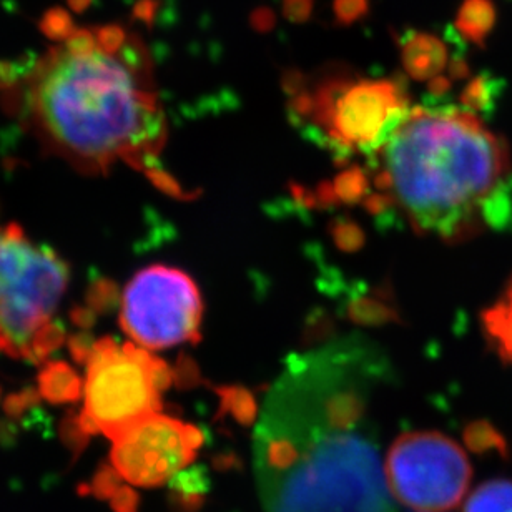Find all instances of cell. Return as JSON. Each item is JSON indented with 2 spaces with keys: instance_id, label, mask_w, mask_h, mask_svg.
<instances>
[{
  "instance_id": "cell-19",
  "label": "cell",
  "mask_w": 512,
  "mask_h": 512,
  "mask_svg": "<svg viewBox=\"0 0 512 512\" xmlns=\"http://www.w3.org/2000/svg\"><path fill=\"white\" fill-rule=\"evenodd\" d=\"M95 37H97L99 50L105 54L117 55L120 50L124 49L130 35L127 34L124 25L107 24L95 30Z\"/></svg>"
},
{
  "instance_id": "cell-27",
  "label": "cell",
  "mask_w": 512,
  "mask_h": 512,
  "mask_svg": "<svg viewBox=\"0 0 512 512\" xmlns=\"http://www.w3.org/2000/svg\"><path fill=\"white\" fill-rule=\"evenodd\" d=\"M250 24H252L253 30L260 32V34L271 32V30L275 29V12L268 9V7H258V9L253 10Z\"/></svg>"
},
{
  "instance_id": "cell-25",
  "label": "cell",
  "mask_w": 512,
  "mask_h": 512,
  "mask_svg": "<svg viewBox=\"0 0 512 512\" xmlns=\"http://www.w3.org/2000/svg\"><path fill=\"white\" fill-rule=\"evenodd\" d=\"M30 70H22L19 62H10V60H0V90L15 89L19 85L22 75L29 74Z\"/></svg>"
},
{
  "instance_id": "cell-17",
  "label": "cell",
  "mask_w": 512,
  "mask_h": 512,
  "mask_svg": "<svg viewBox=\"0 0 512 512\" xmlns=\"http://www.w3.org/2000/svg\"><path fill=\"white\" fill-rule=\"evenodd\" d=\"M39 30L52 42H62L74 34L75 24L72 15L62 7H52L39 20Z\"/></svg>"
},
{
  "instance_id": "cell-7",
  "label": "cell",
  "mask_w": 512,
  "mask_h": 512,
  "mask_svg": "<svg viewBox=\"0 0 512 512\" xmlns=\"http://www.w3.org/2000/svg\"><path fill=\"white\" fill-rule=\"evenodd\" d=\"M471 476V464L461 446L434 431L399 436L386 459L391 493L414 512L456 508L468 493Z\"/></svg>"
},
{
  "instance_id": "cell-28",
  "label": "cell",
  "mask_w": 512,
  "mask_h": 512,
  "mask_svg": "<svg viewBox=\"0 0 512 512\" xmlns=\"http://www.w3.org/2000/svg\"><path fill=\"white\" fill-rule=\"evenodd\" d=\"M94 345L95 343L89 340V336H74V338L70 340V353H72V356H74L77 361L89 360Z\"/></svg>"
},
{
  "instance_id": "cell-24",
  "label": "cell",
  "mask_w": 512,
  "mask_h": 512,
  "mask_svg": "<svg viewBox=\"0 0 512 512\" xmlns=\"http://www.w3.org/2000/svg\"><path fill=\"white\" fill-rule=\"evenodd\" d=\"M315 0H281V10L291 24H305L311 19Z\"/></svg>"
},
{
  "instance_id": "cell-20",
  "label": "cell",
  "mask_w": 512,
  "mask_h": 512,
  "mask_svg": "<svg viewBox=\"0 0 512 512\" xmlns=\"http://www.w3.org/2000/svg\"><path fill=\"white\" fill-rule=\"evenodd\" d=\"M333 12L341 25H353L370 12V0H333Z\"/></svg>"
},
{
  "instance_id": "cell-12",
  "label": "cell",
  "mask_w": 512,
  "mask_h": 512,
  "mask_svg": "<svg viewBox=\"0 0 512 512\" xmlns=\"http://www.w3.org/2000/svg\"><path fill=\"white\" fill-rule=\"evenodd\" d=\"M40 394L49 403H74L82 394V381L67 363H49L39 376Z\"/></svg>"
},
{
  "instance_id": "cell-26",
  "label": "cell",
  "mask_w": 512,
  "mask_h": 512,
  "mask_svg": "<svg viewBox=\"0 0 512 512\" xmlns=\"http://www.w3.org/2000/svg\"><path fill=\"white\" fill-rule=\"evenodd\" d=\"M110 506L114 512H138L140 498L132 488L120 486L119 491L110 499Z\"/></svg>"
},
{
  "instance_id": "cell-13",
  "label": "cell",
  "mask_w": 512,
  "mask_h": 512,
  "mask_svg": "<svg viewBox=\"0 0 512 512\" xmlns=\"http://www.w3.org/2000/svg\"><path fill=\"white\" fill-rule=\"evenodd\" d=\"M496 12L491 0H466L458 12L456 32L473 44H483L493 29Z\"/></svg>"
},
{
  "instance_id": "cell-3",
  "label": "cell",
  "mask_w": 512,
  "mask_h": 512,
  "mask_svg": "<svg viewBox=\"0 0 512 512\" xmlns=\"http://www.w3.org/2000/svg\"><path fill=\"white\" fill-rule=\"evenodd\" d=\"M311 419L283 386L276 394L311 428L315 439L300 471L288 481L278 512H389L375 449L330 418L316 366L288 375Z\"/></svg>"
},
{
  "instance_id": "cell-2",
  "label": "cell",
  "mask_w": 512,
  "mask_h": 512,
  "mask_svg": "<svg viewBox=\"0 0 512 512\" xmlns=\"http://www.w3.org/2000/svg\"><path fill=\"white\" fill-rule=\"evenodd\" d=\"M378 155L381 182L411 225L441 238L476 227L511 173L503 138L459 109L409 110Z\"/></svg>"
},
{
  "instance_id": "cell-6",
  "label": "cell",
  "mask_w": 512,
  "mask_h": 512,
  "mask_svg": "<svg viewBox=\"0 0 512 512\" xmlns=\"http://www.w3.org/2000/svg\"><path fill=\"white\" fill-rule=\"evenodd\" d=\"M67 283L69 266L50 248L35 247L14 223L0 228V350L32 360Z\"/></svg>"
},
{
  "instance_id": "cell-9",
  "label": "cell",
  "mask_w": 512,
  "mask_h": 512,
  "mask_svg": "<svg viewBox=\"0 0 512 512\" xmlns=\"http://www.w3.org/2000/svg\"><path fill=\"white\" fill-rule=\"evenodd\" d=\"M203 441L192 424L155 413L115 439L112 466L133 486L157 488L192 463Z\"/></svg>"
},
{
  "instance_id": "cell-11",
  "label": "cell",
  "mask_w": 512,
  "mask_h": 512,
  "mask_svg": "<svg viewBox=\"0 0 512 512\" xmlns=\"http://www.w3.org/2000/svg\"><path fill=\"white\" fill-rule=\"evenodd\" d=\"M168 501L177 512H197L207 499L210 479L205 469H182L170 481Z\"/></svg>"
},
{
  "instance_id": "cell-10",
  "label": "cell",
  "mask_w": 512,
  "mask_h": 512,
  "mask_svg": "<svg viewBox=\"0 0 512 512\" xmlns=\"http://www.w3.org/2000/svg\"><path fill=\"white\" fill-rule=\"evenodd\" d=\"M404 72L414 80H433L446 67L448 50L436 35L404 30L398 39Z\"/></svg>"
},
{
  "instance_id": "cell-8",
  "label": "cell",
  "mask_w": 512,
  "mask_h": 512,
  "mask_svg": "<svg viewBox=\"0 0 512 512\" xmlns=\"http://www.w3.org/2000/svg\"><path fill=\"white\" fill-rule=\"evenodd\" d=\"M202 316V296L187 273L150 266L125 288L120 323L135 345L163 350L197 341Z\"/></svg>"
},
{
  "instance_id": "cell-4",
  "label": "cell",
  "mask_w": 512,
  "mask_h": 512,
  "mask_svg": "<svg viewBox=\"0 0 512 512\" xmlns=\"http://www.w3.org/2000/svg\"><path fill=\"white\" fill-rule=\"evenodd\" d=\"M290 112L345 152H380L408 115V95L393 79H368L336 65L316 77L285 74Z\"/></svg>"
},
{
  "instance_id": "cell-22",
  "label": "cell",
  "mask_w": 512,
  "mask_h": 512,
  "mask_svg": "<svg viewBox=\"0 0 512 512\" xmlns=\"http://www.w3.org/2000/svg\"><path fill=\"white\" fill-rule=\"evenodd\" d=\"M163 0H137L132 7V20L140 22L148 29H153L158 24V20L165 17L163 12Z\"/></svg>"
},
{
  "instance_id": "cell-30",
  "label": "cell",
  "mask_w": 512,
  "mask_h": 512,
  "mask_svg": "<svg viewBox=\"0 0 512 512\" xmlns=\"http://www.w3.org/2000/svg\"><path fill=\"white\" fill-rule=\"evenodd\" d=\"M95 0H67L70 9L74 10L75 14H84L87 10L94 5Z\"/></svg>"
},
{
  "instance_id": "cell-15",
  "label": "cell",
  "mask_w": 512,
  "mask_h": 512,
  "mask_svg": "<svg viewBox=\"0 0 512 512\" xmlns=\"http://www.w3.org/2000/svg\"><path fill=\"white\" fill-rule=\"evenodd\" d=\"M484 325L498 346L499 355L512 361V290L484 315Z\"/></svg>"
},
{
  "instance_id": "cell-29",
  "label": "cell",
  "mask_w": 512,
  "mask_h": 512,
  "mask_svg": "<svg viewBox=\"0 0 512 512\" xmlns=\"http://www.w3.org/2000/svg\"><path fill=\"white\" fill-rule=\"evenodd\" d=\"M34 393H22V394H14V396H10L7 399V403H5V411L10 414V416H17V414L22 413L24 409L29 408L30 404L35 401Z\"/></svg>"
},
{
  "instance_id": "cell-14",
  "label": "cell",
  "mask_w": 512,
  "mask_h": 512,
  "mask_svg": "<svg viewBox=\"0 0 512 512\" xmlns=\"http://www.w3.org/2000/svg\"><path fill=\"white\" fill-rule=\"evenodd\" d=\"M463 512H512V483L491 481L469 496Z\"/></svg>"
},
{
  "instance_id": "cell-18",
  "label": "cell",
  "mask_w": 512,
  "mask_h": 512,
  "mask_svg": "<svg viewBox=\"0 0 512 512\" xmlns=\"http://www.w3.org/2000/svg\"><path fill=\"white\" fill-rule=\"evenodd\" d=\"M120 481H122V476H120L119 471L114 468V466H102V468L95 473L94 479H92V483H90L89 488L85 489V491H89L92 496L99 499H112L117 491H119Z\"/></svg>"
},
{
  "instance_id": "cell-23",
  "label": "cell",
  "mask_w": 512,
  "mask_h": 512,
  "mask_svg": "<svg viewBox=\"0 0 512 512\" xmlns=\"http://www.w3.org/2000/svg\"><path fill=\"white\" fill-rule=\"evenodd\" d=\"M60 434H62L64 443L69 446L74 456H79V454L84 451L90 436L89 433H85V429L82 428L79 418L65 419L64 423H62V431H60Z\"/></svg>"
},
{
  "instance_id": "cell-16",
  "label": "cell",
  "mask_w": 512,
  "mask_h": 512,
  "mask_svg": "<svg viewBox=\"0 0 512 512\" xmlns=\"http://www.w3.org/2000/svg\"><path fill=\"white\" fill-rule=\"evenodd\" d=\"M464 439L468 443L469 449L476 454L498 453L499 456H506L508 448L503 436L488 423H476L469 426L464 434Z\"/></svg>"
},
{
  "instance_id": "cell-21",
  "label": "cell",
  "mask_w": 512,
  "mask_h": 512,
  "mask_svg": "<svg viewBox=\"0 0 512 512\" xmlns=\"http://www.w3.org/2000/svg\"><path fill=\"white\" fill-rule=\"evenodd\" d=\"M99 49L97 37L90 29H77L64 42V50L72 57H87Z\"/></svg>"
},
{
  "instance_id": "cell-1",
  "label": "cell",
  "mask_w": 512,
  "mask_h": 512,
  "mask_svg": "<svg viewBox=\"0 0 512 512\" xmlns=\"http://www.w3.org/2000/svg\"><path fill=\"white\" fill-rule=\"evenodd\" d=\"M27 79L25 109L50 150L84 172L107 173L124 160L165 187L167 178L152 162L165 145L167 124L152 59L137 35L117 55L97 49L72 57L64 47L52 49Z\"/></svg>"
},
{
  "instance_id": "cell-5",
  "label": "cell",
  "mask_w": 512,
  "mask_h": 512,
  "mask_svg": "<svg viewBox=\"0 0 512 512\" xmlns=\"http://www.w3.org/2000/svg\"><path fill=\"white\" fill-rule=\"evenodd\" d=\"M170 381L168 366L142 346L97 341L87 360L82 428L115 441L133 424L160 413V393Z\"/></svg>"
}]
</instances>
